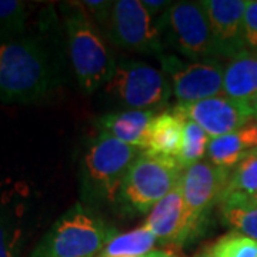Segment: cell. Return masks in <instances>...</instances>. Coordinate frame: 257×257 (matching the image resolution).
Instances as JSON below:
<instances>
[{
	"label": "cell",
	"mask_w": 257,
	"mask_h": 257,
	"mask_svg": "<svg viewBox=\"0 0 257 257\" xmlns=\"http://www.w3.org/2000/svg\"><path fill=\"white\" fill-rule=\"evenodd\" d=\"M257 93V52H244L230 60L224 70L223 94L247 101Z\"/></svg>",
	"instance_id": "obj_15"
},
{
	"label": "cell",
	"mask_w": 257,
	"mask_h": 257,
	"mask_svg": "<svg viewBox=\"0 0 257 257\" xmlns=\"http://www.w3.org/2000/svg\"><path fill=\"white\" fill-rule=\"evenodd\" d=\"M173 111L182 119L199 124L210 139L236 133L253 119L247 101L236 100L224 94L194 103H177Z\"/></svg>",
	"instance_id": "obj_11"
},
{
	"label": "cell",
	"mask_w": 257,
	"mask_h": 257,
	"mask_svg": "<svg viewBox=\"0 0 257 257\" xmlns=\"http://www.w3.org/2000/svg\"><path fill=\"white\" fill-rule=\"evenodd\" d=\"M116 236L97 213L76 203L60 216L29 257H97Z\"/></svg>",
	"instance_id": "obj_3"
},
{
	"label": "cell",
	"mask_w": 257,
	"mask_h": 257,
	"mask_svg": "<svg viewBox=\"0 0 257 257\" xmlns=\"http://www.w3.org/2000/svg\"><path fill=\"white\" fill-rule=\"evenodd\" d=\"M155 111L124 110L107 113L97 120L100 132L110 135L130 146L146 150L149 127L155 119Z\"/></svg>",
	"instance_id": "obj_14"
},
{
	"label": "cell",
	"mask_w": 257,
	"mask_h": 257,
	"mask_svg": "<svg viewBox=\"0 0 257 257\" xmlns=\"http://www.w3.org/2000/svg\"><path fill=\"white\" fill-rule=\"evenodd\" d=\"M244 46L246 52H257V0H247L244 12Z\"/></svg>",
	"instance_id": "obj_24"
},
{
	"label": "cell",
	"mask_w": 257,
	"mask_h": 257,
	"mask_svg": "<svg viewBox=\"0 0 257 257\" xmlns=\"http://www.w3.org/2000/svg\"><path fill=\"white\" fill-rule=\"evenodd\" d=\"M257 193V153L247 152L240 163L230 172V180L224 197H248ZM223 197V199H224Z\"/></svg>",
	"instance_id": "obj_21"
},
{
	"label": "cell",
	"mask_w": 257,
	"mask_h": 257,
	"mask_svg": "<svg viewBox=\"0 0 257 257\" xmlns=\"http://www.w3.org/2000/svg\"><path fill=\"white\" fill-rule=\"evenodd\" d=\"M210 138L199 124L192 120L183 119V138L182 147L177 156V163L182 169H187L190 166L202 162L204 155H207Z\"/></svg>",
	"instance_id": "obj_20"
},
{
	"label": "cell",
	"mask_w": 257,
	"mask_h": 257,
	"mask_svg": "<svg viewBox=\"0 0 257 257\" xmlns=\"http://www.w3.org/2000/svg\"><path fill=\"white\" fill-rule=\"evenodd\" d=\"M229 180L230 172L210 162H199L183 170L180 189L196 234L202 231L211 209L223 200Z\"/></svg>",
	"instance_id": "obj_9"
},
{
	"label": "cell",
	"mask_w": 257,
	"mask_h": 257,
	"mask_svg": "<svg viewBox=\"0 0 257 257\" xmlns=\"http://www.w3.org/2000/svg\"><path fill=\"white\" fill-rule=\"evenodd\" d=\"M246 155L247 150L240 140L237 132L220 138L210 139L207 147L209 162L227 172H231Z\"/></svg>",
	"instance_id": "obj_19"
},
{
	"label": "cell",
	"mask_w": 257,
	"mask_h": 257,
	"mask_svg": "<svg viewBox=\"0 0 257 257\" xmlns=\"http://www.w3.org/2000/svg\"><path fill=\"white\" fill-rule=\"evenodd\" d=\"M160 60L165 73L170 76L172 90L179 103H194L223 94L226 66L219 62L183 63L176 56H163Z\"/></svg>",
	"instance_id": "obj_10"
},
{
	"label": "cell",
	"mask_w": 257,
	"mask_h": 257,
	"mask_svg": "<svg viewBox=\"0 0 257 257\" xmlns=\"http://www.w3.org/2000/svg\"><path fill=\"white\" fill-rule=\"evenodd\" d=\"M160 18L157 23L162 35L179 53L193 62L217 57L209 16L202 2L172 3Z\"/></svg>",
	"instance_id": "obj_7"
},
{
	"label": "cell",
	"mask_w": 257,
	"mask_h": 257,
	"mask_svg": "<svg viewBox=\"0 0 257 257\" xmlns=\"http://www.w3.org/2000/svg\"><path fill=\"white\" fill-rule=\"evenodd\" d=\"M142 152L100 132L83 156V197L90 203H116L128 167Z\"/></svg>",
	"instance_id": "obj_5"
},
{
	"label": "cell",
	"mask_w": 257,
	"mask_h": 257,
	"mask_svg": "<svg viewBox=\"0 0 257 257\" xmlns=\"http://www.w3.org/2000/svg\"><path fill=\"white\" fill-rule=\"evenodd\" d=\"M103 29L111 42L121 49L155 55L159 59L165 56L159 23L145 8L143 2H111Z\"/></svg>",
	"instance_id": "obj_8"
},
{
	"label": "cell",
	"mask_w": 257,
	"mask_h": 257,
	"mask_svg": "<svg viewBox=\"0 0 257 257\" xmlns=\"http://www.w3.org/2000/svg\"><path fill=\"white\" fill-rule=\"evenodd\" d=\"M197 257H210V251H209V250H206V251H203L202 254H199Z\"/></svg>",
	"instance_id": "obj_30"
},
{
	"label": "cell",
	"mask_w": 257,
	"mask_h": 257,
	"mask_svg": "<svg viewBox=\"0 0 257 257\" xmlns=\"http://www.w3.org/2000/svg\"><path fill=\"white\" fill-rule=\"evenodd\" d=\"M143 226L163 243L183 244L197 236L184 204L180 182L150 210Z\"/></svg>",
	"instance_id": "obj_13"
},
{
	"label": "cell",
	"mask_w": 257,
	"mask_h": 257,
	"mask_svg": "<svg viewBox=\"0 0 257 257\" xmlns=\"http://www.w3.org/2000/svg\"><path fill=\"white\" fill-rule=\"evenodd\" d=\"M18 233L0 216V257H18Z\"/></svg>",
	"instance_id": "obj_25"
},
{
	"label": "cell",
	"mask_w": 257,
	"mask_h": 257,
	"mask_svg": "<svg viewBox=\"0 0 257 257\" xmlns=\"http://www.w3.org/2000/svg\"><path fill=\"white\" fill-rule=\"evenodd\" d=\"M156 236L145 226L116 234L97 257H143L156 244Z\"/></svg>",
	"instance_id": "obj_17"
},
{
	"label": "cell",
	"mask_w": 257,
	"mask_h": 257,
	"mask_svg": "<svg viewBox=\"0 0 257 257\" xmlns=\"http://www.w3.org/2000/svg\"><path fill=\"white\" fill-rule=\"evenodd\" d=\"M62 12L76 80L83 92H97L110 82L117 63L82 3H66Z\"/></svg>",
	"instance_id": "obj_2"
},
{
	"label": "cell",
	"mask_w": 257,
	"mask_h": 257,
	"mask_svg": "<svg viewBox=\"0 0 257 257\" xmlns=\"http://www.w3.org/2000/svg\"><path fill=\"white\" fill-rule=\"evenodd\" d=\"M182 173L173 157L143 150L128 167L116 204L126 216L146 214L179 184Z\"/></svg>",
	"instance_id": "obj_4"
},
{
	"label": "cell",
	"mask_w": 257,
	"mask_h": 257,
	"mask_svg": "<svg viewBox=\"0 0 257 257\" xmlns=\"http://www.w3.org/2000/svg\"><path fill=\"white\" fill-rule=\"evenodd\" d=\"M142 2H143L145 8L150 12V15L155 19H156V16H159L160 13L163 15L166 12V9L172 5L170 2H160V0H142Z\"/></svg>",
	"instance_id": "obj_26"
},
{
	"label": "cell",
	"mask_w": 257,
	"mask_h": 257,
	"mask_svg": "<svg viewBox=\"0 0 257 257\" xmlns=\"http://www.w3.org/2000/svg\"><path fill=\"white\" fill-rule=\"evenodd\" d=\"M220 216L233 231L257 241V206L237 196H227L220 202Z\"/></svg>",
	"instance_id": "obj_18"
},
{
	"label": "cell",
	"mask_w": 257,
	"mask_h": 257,
	"mask_svg": "<svg viewBox=\"0 0 257 257\" xmlns=\"http://www.w3.org/2000/svg\"><path fill=\"white\" fill-rule=\"evenodd\" d=\"M59 84V67L43 39L20 36L0 43V103L45 100Z\"/></svg>",
	"instance_id": "obj_1"
},
{
	"label": "cell",
	"mask_w": 257,
	"mask_h": 257,
	"mask_svg": "<svg viewBox=\"0 0 257 257\" xmlns=\"http://www.w3.org/2000/svg\"><path fill=\"white\" fill-rule=\"evenodd\" d=\"M106 92L130 110L156 111L167 106L172 84L165 72L139 60H123L116 66Z\"/></svg>",
	"instance_id": "obj_6"
},
{
	"label": "cell",
	"mask_w": 257,
	"mask_h": 257,
	"mask_svg": "<svg viewBox=\"0 0 257 257\" xmlns=\"http://www.w3.org/2000/svg\"><path fill=\"white\" fill-rule=\"evenodd\" d=\"M28 5L20 0H0V39L8 42L23 36L28 20Z\"/></svg>",
	"instance_id": "obj_22"
},
{
	"label": "cell",
	"mask_w": 257,
	"mask_h": 257,
	"mask_svg": "<svg viewBox=\"0 0 257 257\" xmlns=\"http://www.w3.org/2000/svg\"><path fill=\"white\" fill-rule=\"evenodd\" d=\"M143 257H176V256L170 254V253H167V251L155 250V251H150V253H147L146 256H143Z\"/></svg>",
	"instance_id": "obj_28"
},
{
	"label": "cell",
	"mask_w": 257,
	"mask_h": 257,
	"mask_svg": "<svg viewBox=\"0 0 257 257\" xmlns=\"http://www.w3.org/2000/svg\"><path fill=\"white\" fill-rule=\"evenodd\" d=\"M210 22L216 56L233 60L246 52L244 12L247 0H203Z\"/></svg>",
	"instance_id": "obj_12"
},
{
	"label": "cell",
	"mask_w": 257,
	"mask_h": 257,
	"mask_svg": "<svg viewBox=\"0 0 257 257\" xmlns=\"http://www.w3.org/2000/svg\"><path fill=\"white\" fill-rule=\"evenodd\" d=\"M210 257H257V241L237 231H230L210 248Z\"/></svg>",
	"instance_id": "obj_23"
},
{
	"label": "cell",
	"mask_w": 257,
	"mask_h": 257,
	"mask_svg": "<svg viewBox=\"0 0 257 257\" xmlns=\"http://www.w3.org/2000/svg\"><path fill=\"white\" fill-rule=\"evenodd\" d=\"M237 197H240V196H237ZM241 199L246 200L247 203H250V204H253V206H257V193L253 194V196H248V197H241Z\"/></svg>",
	"instance_id": "obj_29"
},
{
	"label": "cell",
	"mask_w": 257,
	"mask_h": 257,
	"mask_svg": "<svg viewBox=\"0 0 257 257\" xmlns=\"http://www.w3.org/2000/svg\"><path fill=\"white\" fill-rule=\"evenodd\" d=\"M248 104V109L251 111V116H253V119L257 120V93L253 96V97H250L247 100Z\"/></svg>",
	"instance_id": "obj_27"
},
{
	"label": "cell",
	"mask_w": 257,
	"mask_h": 257,
	"mask_svg": "<svg viewBox=\"0 0 257 257\" xmlns=\"http://www.w3.org/2000/svg\"><path fill=\"white\" fill-rule=\"evenodd\" d=\"M254 153H257V149H256V150H254Z\"/></svg>",
	"instance_id": "obj_31"
},
{
	"label": "cell",
	"mask_w": 257,
	"mask_h": 257,
	"mask_svg": "<svg viewBox=\"0 0 257 257\" xmlns=\"http://www.w3.org/2000/svg\"><path fill=\"white\" fill-rule=\"evenodd\" d=\"M183 138V119L175 111L156 114L149 127L147 152L177 159Z\"/></svg>",
	"instance_id": "obj_16"
}]
</instances>
